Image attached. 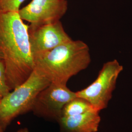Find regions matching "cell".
I'll list each match as a JSON object with an SVG mask.
<instances>
[{
  "mask_svg": "<svg viewBox=\"0 0 132 132\" xmlns=\"http://www.w3.org/2000/svg\"><path fill=\"white\" fill-rule=\"evenodd\" d=\"M0 52L11 90L27 80L34 70L28 26L19 11L0 12Z\"/></svg>",
  "mask_w": 132,
  "mask_h": 132,
  "instance_id": "6da1fadb",
  "label": "cell"
},
{
  "mask_svg": "<svg viewBox=\"0 0 132 132\" xmlns=\"http://www.w3.org/2000/svg\"><path fill=\"white\" fill-rule=\"evenodd\" d=\"M91 61L90 48L81 40L63 43L34 57V69L51 83L67 85L73 76L85 70Z\"/></svg>",
  "mask_w": 132,
  "mask_h": 132,
  "instance_id": "7a4b0ae2",
  "label": "cell"
},
{
  "mask_svg": "<svg viewBox=\"0 0 132 132\" xmlns=\"http://www.w3.org/2000/svg\"><path fill=\"white\" fill-rule=\"evenodd\" d=\"M51 81L36 70L0 101V125L4 131L14 118L31 111L39 94Z\"/></svg>",
  "mask_w": 132,
  "mask_h": 132,
  "instance_id": "3957f363",
  "label": "cell"
},
{
  "mask_svg": "<svg viewBox=\"0 0 132 132\" xmlns=\"http://www.w3.org/2000/svg\"><path fill=\"white\" fill-rule=\"evenodd\" d=\"M123 69V66L117 60L106 62L94 82L76 92L77 97L85 99L99 112L106 108L112 97L118 76Z\"/></svg>",
  "mask_w": 132,
  "mask_h": 132,
  "instance_id": "277c9868",
  "label": "cell"
},
{
  "mask_svg": "<svg viewBox=\"0 0 132 132\" xmlns=\"http://www.w3.org/2000/svg\"><path fill=\"white\" fill-rule=\"evenodd\" d=\"M76 97V92L70 90L67 85L51 83L39 94L31 111L39 117L58 121L64 106Z\"/></svg>",
  "mask_w": 132,
  "mask_h": 132,
  "instance_id": "5b68a950",
  "label": "cell"
},
{
  "mask_svg": "<svg viewBox=\"0 0 132 132\" xmlns=\"http://www.w3.org/2000/svg\"><path fill=\"white\" fill-rule=\"evenodd\" d=\"M28 33L33 58L71 40L60 20L42 24H30L28 26Z\"/></svg>",
  "mask_w": 132,
  "mask_h": 132,
  "instance_id": "8992f818",
  "label": "cell"
},
{
  "mask_svg": "<svg viewBox=\"0 0 132 132\" xmlns=\"http://www.w3.org/2000/svg\"><path fill=\"white\" fill-rule=\"evenodd\" d=\"M68 9L67 0H32L19 10L21 18L30 24L60 21Z\"/></svg>",
  "mask_w": 132,
  "mask_h": 132,
  "instance_id": "52a82bcc",
  "label": "cell"
},
{
  "mask_svg": "<svg viewBox=\"0 0 132 132\" xmlns=\"http://www.w3.org/2000/svg\"><path fill=\"white\" fill-rule=\"evenodd\" d=\"M99 111H94L76 116L61 117L57 121L59 132H96L101 118Z\"/></svg>",
  "mask_w": 132,
  "mask_h": 132,
  "instance_id": "ba28073f",
  "label": "cell"
},
{
  "mask_svg": "<svg viewBox=\"0 0 132 132\" xmlns=\"http://www.w3.org/2000/svg\"><path fill=\"white\" fill-rule=\"evenodd\" d=\"M94 111L97 110L89 102L83 98L76 97L64 106L61 117L76 116Z\"/></svg>",
  "mask_w": 132,
  "mask_h": 132,
  "instance_id": "9c48e42d",
  "label": "cell"
},
{
  "mask_svg": "<svg viewBox=\"0 0 132 132\" xmlns=\"http://www.w3.org/2000/svg\"><path fill=\"white\" fill-rule=\"evenodd\" d=\"M26 0H0V12L19 11Z\"/></svg>",
  "mask_w": 132,
  "mask_h": 132,
  "instance_id": "30bf717a",
  "label": "cell"
},
{
  "mask_svg": "<svg viewBox=\"0 0 132 132\" xmlns=\"http://www.w3.org/2000/svg\"><path fill=\"white\" fill-rule=\"evenodd\" d=\"M10 91V87L7 84L4 63L2 59H0V101Z\"/></svg>",
  "mask_w": 132,
  "mask_h": 132,
  "instance_id": "8fae6325",
  "label": "cell"
},
{
  "mask_svg": "<svg viewBox=\"0 0 132 132\" xmlns=\"http://www.w3.org/2000/svg\"><path fill=\"white\" fill-rule=\"evenodd\" d=\"M16 132H29L28 129L27 128H21L18 130Z\"/></svg>",
  "mask_w": 132,
  "mask_h": 132,
  "instance_id": "7c38bea8",
  "label": "cell"
},
{
  "mask_svg": "<svg viewBox=\"0 0 132 132\" xmlns=\"http://www.w3.org/2000/svg\"><path fill=\"white\" fill-rule=\"evenodd\" d=\"M0 132H4V130H3V129H2V128L1 127V125H0Z\"/></svg>",
  "mask_w": 132,
  "mask_h": 132,
  "instance_id": "4fadbf2b",
  "label": "cell"
},
{
  "mask_svg": "<svg viewBox=\"0 0 132 132\" xmlns=\"http://www.w3.org/2000/svg\"><path fill=\"white\" fill-rule=\"evenodd\" d=\"M0 59H2V55L0 52Z\"/></svg>",
  "mask_w": 132,
  "mask_h": 132,
  "instance_id": "5bb4252c",
  "label": "cell"
}]
</instances>
